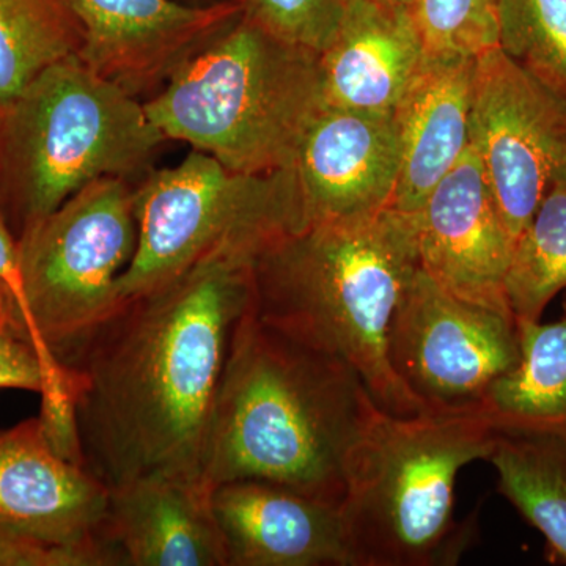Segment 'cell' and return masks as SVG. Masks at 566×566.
<instances>
[{"instance_id": "obj_30", "label": "cell", "mask_w": 566, "mask_h": 566, "mask_svg": "<svg viewBox=\"0 0 566 566\" xmlns=\"http://www.w3.org/2000/svg\"><path fill=\"white\" fill-rule=\"evenodd\" d=\"M389 2L397 3V6L408 7L412 9L416 6L417 0H389Z\"/></svg>"}, {"instance_id": "obj_31", "label": "cell", "mask_w": 566, "mask_h": 566, "mask_svg": "<svg viewBox=\"0 0 566 566\" xmlns=\"http://www.w3.org/2000/svg\"><path fill=\"white\" fill-rule=\"evenodd\" d=\"M186 2H192V3H214V2H222V0H186Z\"/></svg>"}, {"instance_id": "obj_7", "label": "cell", "mask_w": 566, "mask_h": 566, "mask_svg": "<svg viewBox=\"0 0 566 566\" xmlns=\"http://www.w3.org/2000/svg\"><path fill=\"white\" fill-rule=\"evenodd\" d=\"M137 248L118 282L120 300L153 292L219 255L255 260L307 226L296 175L243 174L192 150L148 172L136 188Z\"/></svg>"}, {"instance_id": "obj_8", "label": "cell", "mask_w": 566, "mask_h": 566, "mask_svg": "<svg viewBox=\"0 0 566 566\" xmlns=\"http://www.w3.org/2000/svg\"><path fill=\"white\" fill-rule=\"evenodd\" d=\"M43 392H65L63 363L117 312L118 282L137 248L136 188L122 178L85 186L17 238Z\"/></svg>"}, {"instance_id": "obj_3", "label": "cell", "mask_w": 566, "mask_h": 566, "mask_svg": "<svg viewBox=\"0 0 566 566\" xmlns=\"http://www.w3.org/2000/svg\"><path fill=\"white\" fill-rule=\"evenodd\" d=\"M419 268L416 214L389 207L368 218L312 222L256 256L251 311L346 360L387 415H424L389 357L395 311Z\"/></svg>"}, {"instance_id": "obj_15", "label": "cell", "mask_w": 566, "mask_h": 566, "mask_svg": "<svg viewBox=\"0 0 566 566\" xmlns=\"http://www.w3.org/2000/svg\"><path fill=\"white\" fill-rule=\"evenodd\" d=\"M227 566H354L340 506L290 488L237 480L211 491Z\"/></svg>"}, {"instance_id": "obj_25", "label": "cell", "mask_w": 566, "mask_h": 566, "mask_svg": "<svg viewBox=\"0 0 566 566\" xmlns=\"http://www.w3.org/2000/svg\"><path fill=\"white\" fill-rule=\"evenodd\" d=\"M244 13L266 31L322 54L352 0H241Z\"/></svg>"}, {"instance_id": "obj_12", "label": "cell", "mask_w": 566, "mask_h": 566, "mask_svg": "<svg viewBox=\"0 0 566 566\" xmlns=\"http://www.w3.org/2000/svg\"><path fill=\"white\" fill-rule=\"evenodd\" d=\"M416 226L424 273L453 296L515 318L505 289L515 241L472 145L416 212Z\"/></svg>"}, {"instance_id": "obj_17", "label": "cell", "mask_w": 566, "mask_h": 566, "mask_svg": "<svg viewBox=\"0 0 566 566\" xmlns=\"http://www.w3.org/2000/svg\"><path fill=\"white\" fill-rule=\"evenodd\" d=\"M423 62L411 9L389 0H352L319 54L323 107L394 112Z\"/></svg>"}, {"instance_id": "obj_28", "label": "cell", "mask_w": 566, "mask_h": 566, "mask_svg": "<svg viewBox=\"0 0 566 566\" xmlns=\"http://www.w3.org/2000/svg\"><path fill=\"white\" fill-rule=\"evenodd\" d=\"M0 290L17 312L18 318H20L25 333H28L29 340L35 346L28 304H25L24 289H22L17 238L11 232L2 211H0Z\"/></svg>"}, {"instance_id": "obj_20", "label": "cell", "mask_w": 566, "mask_h": 566, "mask_svg": "<svg viewBox=\"0 0 566 566\" xmlns=\"http://www.w3.org/2000/svg\"><path fill=\"white\" fill-rule=\"evenodd\" d=\"M520 360L488 390L482 411L497 428H566V316L516 319Z\"/></svg>"}, {"instance_id": "obj_6", "label": "cell", "mask_w": 566, "mask_h": 566, "mask_svg": "<svg viewBox=\"0 0 566 566\" xmlns=\"http://www.w3.org/2000/svg\"><path fill=\"white\" fill-rule=\"evenodd\" d=\"M164 142L137 96L73 55L0 112V211L18 238L85 186L144 172Z\"/></svg>"}, {"instance_id": "obj_10", "label": "cell", "mask_w": 566, "mask_h": 566, "mask_svg": "<svg viewBox=\"0 0 566 566\" xmlns=\"http://www.w3.org/2000/svg\"><path fill=\"white\" fill-rule=\"evenodd\" d=\"M471 145L512 240L566 166V104L501 48L474 61Z\"/></svg>"}, {"instance_id": "obj_5", "label": "cell", "mask_w": 566, "mask_h": 566, "mask_svg": "<svg viewBox=\"0 0 566 566\" xmlns=\"http://www.w3.org/2000/svg\"><path fill=\"white\" fill-rule=\"evenodd\" d=\"M495 436L483 411L400 417L379 409L340 505L354 566L457 565L476 538L474 516L457 521V479L490 458Z\"/></svg>"}, {"instance_id": "obj_22", "label": "cell", "mask_w": 566, "mask_h": 566, "mask_svg": "<svg viewBox=\"0 0 566 566\" xmlns=\"http://www.w3.org/2000/svg\"><path fill=\"white\" fill-rule=\"evenodd\" d=\"M505 289L515 318L532 322L566 289V166L517 237Z\"/></svg>"}, {"instance_id": "obj_13", "label": "cell", "mask_w": 566, "mask_h": 566, "mask_svg": "<svg viewBox=\"0 0 566 566\" xmlns=\"http://www.w3.org/2000/svg\"><path fill=\"white\" fill-rule=\"evenodd\" d=\"M109 490L48 441L39 417L0 433V523L115 565L102 543Z\"/></svg>"}, {"instance_id": "obj_11", "label": "cell", "mask_w": 566, "mask_h": 566, "mask_svg": "<svg viewBox=\"0 0 566 566\" xmlns=\"http://www.w3.org/2000/svg\"><path fill=\"white\" fill-rule=\"evenodd\" d=\"M82 28L80 59L133 96L167 80L243 13L241 0H71Z\"/></svg>"}, {"instance_id": "obj_27", "label": "cell", "mask_w": 566, "mask_h": 566, "mask_svg": "<svg viewBox=\"0 0 566 566\" xmlns=\"http://www.w3.org/2000/svg\"><path fill=\"white\" fill-rule=\"evenodd\" d=\"M46 385V368L35 346L22 335L0 331V390L41 394Z\"/></svg>"}, {"instance_id": "obj_23", "label": "cell", "mask_w": 566, "mask_h": 566, "mask_svg": "<svg viewBox=\"0 0 566 566\" xmlns=\"http://www.w3.org/2000/svg\"><path fill=\"white\" fill-rule=\"evenodd\" d=\"M499 48L566 104V0H501Z\"/></svg>"}, {"instance_id": "obj_4", "label": "cell", "mask_w": 566, "mask_h": 566, "mask_svg": "<svg viewBox=\"0 0 566 566\" xmlns=\"http://www.w3.org/2000/svg\"><path fill=\"white\" fill-rule=\"evenodd\" d=\"M144 104L167 140L186 142L229 169H292L323 109L319 54L266 31L243 10Z\"/></svg>"}, {"instance_id": "obj_19", "label": "cell", "mask_w": 566, "mask_h": 566, "mask_svg": "<svg viewBox=\"0 0 566 566\" xmlns=\"http://www.w3.org/2000/svg\"><path fill=\"white\" fill-rule=\"evenodd\" d=\"M490 461L497 490L566 564V428H497Z\"/></svg>"}, {"instance_id": "obj_29", "label": "cell", "mask_w": 566, "mask_h": 566, "mask_svg": "<svg viewBox=\"0 0 566 566\" xmlns=\"http://www.w3.org/2000/svg\"><path fill=\"white\" fill-rule=\"evenodd\" d=\"M0 331H9V333L22 335V337H25L29 340L24 326H22L20 318H18L17 312H14V308L11 307L10 301L7 300V296L3 294L2 290H0Z\"/></svg>"}, {"instance_id": "obj_16", "label": "cell", "mask_w": 566, "mask_h": 566, "mask_svg": "<svg viewBox=\"0 0 566 566\" xmlns=\"http://www.w3.org/2000/svg\"><path fill=\"white\" fill-rule=\"evenodd\" d=\"M109 493L102 543L115 565L227 566L202 483L150 475Z\"/></svg>"}, {"instance_id": "obj_2", "label": "cell", "mask_w": 566, "mask_h": 566, "mask_svg": "<svg viewBox=\"0 0 566 566\" xmlns=\"http://www.w3.org/2000/svg\"><path fill=\"white\" fill-rule=\"evenodd\" d=\"M379 408L342 357L252 314L234 329L200 468L208 491L260 480L342 505Z\"/></svg>"}, {"instance_id": "obj_9", "label": "cell", "mask_w": 566, "mask_h": 566, "mask_svg": "<svg viewBox=\"0 0 566 566\" xmlns=\"http://www.w3.org/2000/svg\"><path fill=\"white\" fill-rule=\"evenodd\" d=\"M389 357L424 411H482L520 360L516 318L453 296L419 268L395 311Z\"/></svg>"}, {"instance_id": "obj_21", "label": "cell", "mask_w": 566, "mask_h": 566, "mask_svg": "<svg viewBox=\"0 0 566 566\" xmlns=\"http://www.w3.org/2000/svg\"><path fill=\"white\" fill-rule=\"evenodd\" d=\"M82 46L84 28L71 0H0V112Z\"/></svg>"}, {"instance_id": "obj_26", "label": "cell", "mask_w": 566, "mask_h": 566, "mask_svg": "<svg viewBox=\"0 0 566 566\" xmlns=\"http://www.w3.org/2000/svg\"><path fill=\"white\" fill-rule=\"evenodd\" d=\"M0 566H104L92 554L44 545L0 523Z\"/></svg>"}, {"instance_id": "obj_1", "label": "cell", "mask_w": 566, "mask_h": 566, "mask_svg": "<svg viewBox=\"0 0 566 566\" xmlns=\"http://www.w3.org/2000/svg\"><path fill=\"white\" fill-rule=\"evenodd\" d=\"M255 260L219 255L123 301L63 363L82 464L107 490L200 480L212 409Z\"/></svg>"}, {"instance_id": "obj_18", "label": "cell", "mask_w": 566, "mask_h": 566, "mask_svg": "<svg viewBox=\"0 0 566 566\" xmlns=\"http://www.w3.org/2000/svg\"><path fill=\"white\" fill-rule=\"evenodd\" d=\"M475 57H428L394 115L400 174L392 207L416 214L471 145Z\"/></svg>"}, {"instance_id": "obj_14", "label": "cell", "mask_w": 566, "mask_h": 566, "mask_svg": "<svg viewBox=\"0 0 566 566\" xmlns=\"http://www.w3.org/2000/svg\"><path fill=\"white\" fill-rule=\"evenodd\" d=\"M400 156L394 112L323 107L293 164L307 226L392 207Z\"/></svg>"}, {"instance_id": "obj_24", "label": "cell", "mask_w": 566, "mask_h": 566, "mask_svg": "<svg viewBox=\"0 0 566 566\" xmlns=\"http://www.w3.org/2000/svg\"><path fill=\"white\" fill-rule=\"evenodd\" d=\"M501 0H417L415 18L428 57H476L499 46Z\"/></svg>"}]
</instances>
